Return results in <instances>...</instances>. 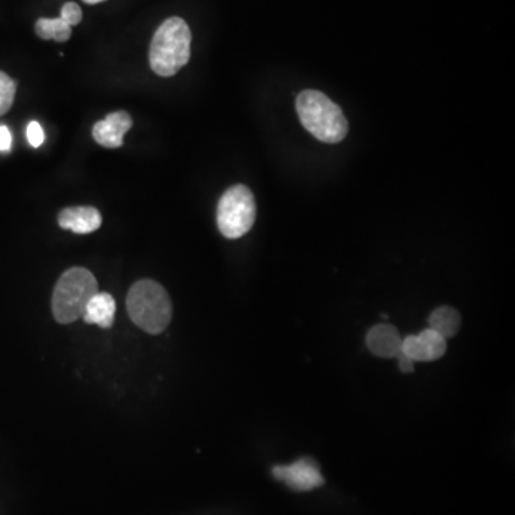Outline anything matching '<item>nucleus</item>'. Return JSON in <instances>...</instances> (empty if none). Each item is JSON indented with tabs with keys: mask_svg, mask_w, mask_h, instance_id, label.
<instances>
[{
	"mask_svg": "<svg viewBox=\"0 0 515 515\" xmlns=\"http://www.w3.org/2000/svg\"><path fill=\"white\" fill-rule=\"evenodd\" d=\"M272 475L296 491H311L326 482L318 464L311 458H301L289 465H277L272 468Z\"/></svg>",
	"mask_w": 515,
	"mask_h": 515,
	"instance_id": "6",
	"label": "nucleus"
},
{
	"mask_svg": "<svg viewBox=\"0 0 515 515\" xmlns=\"http://www.w3.org/2000/svg\"><path fill=\"white\" fill-rule=\"evenodd\" d=\"M27 141L34 148H39L44 143V133L38 122H31L26 129Z\"/></svg>",
	"mask_w": 515,
	"mask_h": 515,
	"instance_id": "16",
	"label": "nucleus"
},
{
	"mask_svg": "<svg viewBox=\"0 0 515 515\" xmlns=\"http://www.w3.org/2000/svg\"><path fill=\"white\" fill-rule=\"evenodd\" d=\"M366 346L380 358H397L401 353V338L398 329L390 324H378L366 334Z\"/></svg>",
	"mask_w": 515,
	"mask_h": 515,
	"instance_id": "9",
	"label": "nucleus"
},
{
	"mask_svg": "<svg viewBox=\"0 0 515 515\" xmlns=\"http://www.w3.org/2000/svg\"><path fill=\"white\" fill-rule=\"evenodd\" d=\"M58 222L61 228L75 234H91L101 228L102 217L93 207H72L62 210Z\"/></svg>",
	"mask_w": 515,
	"mask_h": 515,
	"instance_id": "10",
	"label": "nucleus"
},
{
	"mask_svg": "<svg viewBox=\"0 0 515 515\" xmlns=\"http://www.w3.org/2000/svg\"><path fill=\"white\" fill-rule=\"evenodd\" d=\"M16 95V83L11 76L0 72V116L9 112Z\"/></svg>",
	"mask_w": 515,
	"mask_h": 515,
	"instance_id": "14",
	"label": "nucleus"
},
{
	"mask_svg": "<svg viewBox=\"0 0 515 515\" xmlns=\"http://www.w3.org/2000/svg\"><path fill=\"white\" fill-rule=\"evenodd\" d=\"M192 34L187 22L170 17L155 32L150 48V63L156 75H177L189 62Z\"/></svg>",
	"mask_w": 515,
	"mask_h": 515,
	"instance_id": "2",
	"label": "nucleus"
},
{
	"mask_svg": "<svg viewBox=\"0 0 515 515\" xmlns=\"http://www.w3.org/2000/svg\"><path fill=\"white\" fill-rule=\"evenodd\" d=\"M257 219L254 193L245 185H234L220 197L217 224L228 239H238L251 231Z\"/></svg>",
	"mask_w": 515,
	"mask_h": 515,
	"instance_id": "5",
	"label": "nucleus"
},
{
	"mask_svg": "<svg viewBox=\"0 0 515 515\" xmlns=\"http://www.w3.org/2000/svg\"><path fill=\"white\" fill-rule=\"evenodd\" d=\"M132 128V118L129 113L119 111V112L109 113L103 121H99L93 125L92 133L93 140L103 146V148H121L123 145V136Z\"/></svg>",
	"mask_w": 515,
	"mask_h": 515,
	"instance_id": "8",
	"label": "nucleus"
},
{
	"mask_svg": "<svg viewBox=\"0 0 515 515\" xmlns=\"http://www.w3.org/2000/svg\"><path fill=\"white\" fill-rule=\"evenodd\" d=\"M34 31L39 38L49 41L53 39L56 42H66L71 38L72 27L68 24H64L61 17L58 19H39L34 24Z\"/></svg>",
	"mask_w": 515,
	"mask_h": 515,
	"instance_id": "13",
	"label": "nucleus"
},
{
	"mask_svg": "<svg viewBox=\"0 0 515 515\" xmlns=\"http://www.w3.org/2000/svg\"><path fill=\"white\" fill-rule=\"evenodd\" d=\"M447 351V339L435 333L434 329L427 328L418 335H408L401 344V354L415 361L440 360Z\"/></svg>",
	"mask_w": 515,
	"mask_h": 515,
	"instance_id": "7",
	"label": "nucleus"
},
{
	"mask_svg": "<svg viewBox=\"0 0 515 515\" xmlns=\"http://www.w3.org/2000/svg\"><path fill=\"white\" fill-rule=\"evenodd\" d=\"M83 2L89 5H95V4H101V2H105V0H83Z\"/></svg>",
	"mask_w": 515,
	"mask_h": 515,
	"instance_id": "19",
	"label": "nucleus"
},
{
	"mask_svg": "<svg viewBox=\"0 0 515 515\" xmlns=\"http://www.w3.org/2000/svg\"><path fill=\"white\" fill-rule=\"evenodd\" d=\"M12 146V133L9 128L0 125V152H9Z\"/></svg>",
	"mask_w": 515,
	"mask_h": 515,
	"instance_id": "17",
	"label": "nucleus"
},
{
	"mask_svg": "<svg viewBox=\"0 0 515 515\" xmlns=\"http://www.w3.org/2000/svg\"><path fill=\"white\" fill-rule=\"evenodd\" d=\"M61 19L64 22V24H68L71 27L81 24L82 11L79 5L75 4V2H68V4H64L61 11Z\"/></svg>",
	"mask_w": 515,
	"mask_h": 515,
	"instance_id": "15",
	"label": "nucleus"
},
{
	"mask_svg": "<svg viewBox=\"0 0 515 515\" xmlns=\"http://www.w3.org/2000/svg\"><path fill=\"white\" fill-rule=\"evenodd\" d=\"M115 312L116 302L113 296L106 292H98L88 302L82 318L86 324H93V326L108 329L113 326Z\"/></svg>",
	"mask_w": 515,
	"mask_h": 515,
	"instance_id": "11",
	"label": "nucleus"
},
{
	"mask_svg": "<svg viewBox=\"0 0 515 515\" xmlns=\"http://www.w3.org/2000/svg\"><path fill=\"white\" fill-rule=\"evenodd\" d=\"M398 366L403 373H413V361L410 360L408 356L403 355V354H398L397 355Z\"/></svg>",
	"mask_w": 515,
	"mask_h": 515,
	"instance_id": "18",
	"label": "nucleus"
},
{
	"mask_svg": "<svg viewBox=\"0 0 515 515\" xmlns=\"http://www.w3.org/2000/svg\"><path fill=\"white\" fill-rule=\"evenodd\" d=\"M296 112L302 126L326 143H338L345 140L348 121L343 109L333 102L326 93L306 89L296 98Z\"/></svg>",
	"mask_w": 515,
	"mask_h": 515,
	"instance_id": "1",
	"label": "nucleus"
},
{
	"mask_svg": "<svg viewBox=\"0 0 515 515\" xmlns=\"http://www.w3.org/2000/svg\"><path fill=\"white\" fill-rule=\"evenodd\" d=\"M428 324H430L431 329H434L435 333L448 339L457 335L458 331L462 328V319L460 312L452 306H440L431 314Z\"/></svg>",
	"mask_w": 515,
	"mask_h": 515,
	"instance_id": "12",
	"label": "nucleus"
},
{
	"mask_svg": "<svg viewBox=\"0 0 515 515\" xmlns=\"http://www.w3.org/2000/svg\"><path fill=\"white\" fill-rule=\"evenodd\" d=\"M129 316L145 333H163L172 319V302L167 289L158 282L142 279L129 289L126 298Z\"/></svg>",
	"mask_w": 515,
	"mask_h": 515,
	"instance_id": "3",
	"label": "nucleus"
},
{
	"mask_svg": "<svg viewBox=\"0 0 515 515\" xmlns=\"http://www.w3.org/2000/svg\"><path fill=\"white\" fill-rule=\"evenodd\" d=\"M95 275L85 268H71L54 287L52 311L59 324H72L83 316L92 296L98 294Z\"/></svg>",
	"mask_w": 515,
	"mask_h": 515,
	"instance_id": "4",
	"label": "nucleus"
}]
</instances>
